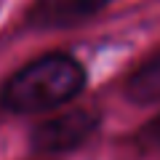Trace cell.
Returning <instances> with one entry per match:
<instances>
[{
	"instance_id": "5b68a950",
	"label": "cell",
	"mask_w": 160,
	"mask_h": 160,
	"mask_svg": "<svg viewBox=\"0 0 160 160\" xmlns=\"http://www.w3.org/2000/svg\"><path fill=\"white\" fill-rule=\"evenodd\" d=\"M144 133H147V139H149V142L160 144V118L155 120V123H152V126H149V128H147V131H144Z\"/></svg>"
},
{
	"instance_id": "277c9868",
	"label": "cell",
	"mask_w": 160,
	"mask_h": 160,
	"mask_svg": "<svg viewBox=\"0 0 160 160\" xmlns=\"http://www.w3.org/2000/svg\"><path fill=\"white\" fill-rule=\"evenodd\" d=\"M126 96L133 104H158L160 102V53L144 62L126 83Z\"/></svg>"
},
{
	"instance_id": "7a4b0ae2",
	"label": "cell",
	"mask_w": 160,
	"mask_h": 160,
	"mask_svg": "<svg viewBox=\"0 0 160 160\" xmlns=\"http://www.w3.org/2000/svg\"><path fill=\"white\" fill-rule=\"evenodd\" d=\"M99 126V118L88 109H72L59 118L40 123L32 131V149L35 152H67L86 142Z\"/></svg>"
},
{
	"instance_id": "3957f363",
	"label": "cell",
	"mask_w": 160,
	"mask_h": 160,
	"mask_svg": "<svg viewBox=\"0 0 160 160\" xmlns=\"http://www.w3.org/2000/svg\"><path fill=\"white\" fill-rule=\"evenodd\" d=\"M112 0H35L27 19L35 29H64L96 16Z\"/></svg>"
},
{
	"instance_id": "6da1fadb",
	"label": "cell",
	"mask_w": 160,
	"mask_h": 160,
	"mask_svg": "<svg viewBox=\"0 0 160 160\" xmlns=\"http://www.w3.org/2000/svg\"><path fill=\"white\" fill-rule=\"evenodd\" d=\"M86 86V69L67 53H48L22 67L3 88V104L13 112H48L78 96Z\"/></svg>"
}]
</instances>
